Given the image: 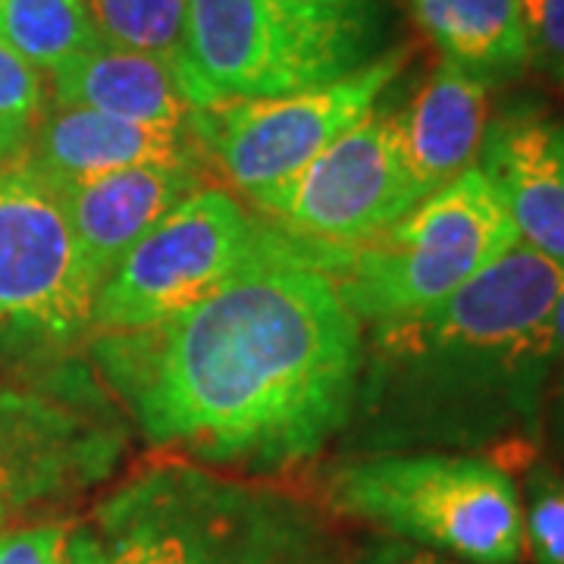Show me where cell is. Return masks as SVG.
<instances>
[{"label":"cell","mask_w":564,"mask_h":564,"mask_svg":"<svg viewBox=\"0 0 564 564\" xmlns=\"http://www.w3.org/2000/svg\"><path fill=\"white\" fill-rule=\"evenodd\" d=\"M370 7L292 0H188L176 76L188 104L282 98L345 79L373 61Z\"/></svg>","instance_id":"4"},{"label":"cell","mask_w":564,"mask_h":564,"mask_svg":"<svg viewBox=\"0 0 564 564\" xmlns=\"http://www.w3.org/2000/svg\"><path fill=\"white\" fill-rule=\"evenodd\" d=\"M292 3H314V7H348L358 0H292Z\"/></svg>","instance_id":"27"},{"label":"cell","mask_w":564,"mask_h":564,"mask_svg":"<svg viewBox=\"0 0 564 564\" xmlns=\"http://www.w3.org/2000/svg\"><path fill=\"white\" fill-rule=\"evenodd\" d=\"M54 101L161 129H188L195 113L170 63L104 44L54 69Z\"/></svg>","instance_id":"16"},{"label":"cell","mask_w":564,"mask_h":564,"mask_svg":"<svg viewBox=\"0 0 564 564\" xmlns=\"http://www.w3.org/2000/svg\"><path fill=\"white\" fill-rule=\"evenodd\" d=\"M0 564H91V540L82 521L0 530Z\"/></svg>","instance_id":"22"},{"label":"cell","mask_w":564,"mask_h":564,"mask_svg":"<svg viewBox=\"0 0 564 564\" xmlns=\"http://www.w3.org/2000/svg\"><path fill=\"white\" fill-rule=\"evenodd\" d=\"M521 242L480 166L417 202L367 245H323L321 267L345 307L380 326L445 302L484 267Z\"/></svg>","instance_id":"6"},{"label":"cell","mask_w":564,"mask_h":564,"mask_svg":"<svg viewBox=\"0 0 564 564\" xmlns=\"http://www.w3.org/2000/svg\"><path fill=\"white\" fill-rule=\"evenodd\" d=\"M85 527L91 564H351L317 505L195 462L141 467Z\"/></svg>","instance_id":"3"},{"label":"cell","mask_w":564,"mask_h":564,"mask_svg":"<svg viewBox=\"0 0 564 564\" xmlns=\"http://www.w3.org/2000/svg\"><path fill=\"white\" fill-rule=\"evenodd\" d=\"M408 51L380 54L345 79L282 98L198 107L188 132L207 161L258 204L295 180L343 132L361 122L395 82Z\"/></svg>","instance_id":"9"},{"label":"cell","mask_w":564,"mask_h":564,"mask_svg":"<svg viewBox=\"0 0 564 564\" xmlns=\"http://www.w3.org/2000/svg\"><path fill=\"white\" fill-rule=\"evenodd\" d=\"M564 270L518 242L445 302L370 326L364 399L395 443L480 445L536 421Z\"/></svg>","instance_id":"2"},{"label":"cell","mask_w":564,"mask_h":564,"mask_svg":"<svg viewBox=\"0 0 564 564\" xmlns=\"http://www.w3.org/2000/svg\"><path fill=\"white\" fill-rule=\"evenodd\" d=\"M564 364V289L552 311V367Z\"/></svg>","instance_id":"25"},{"label":"cell","mask_w":564,"mask_h":564,"mask_svg":"<svg viewBox=\"0 0 564 564\" xmlns=\"http://www.w3.org/2000/svg\"><path fill=\"white\" fill-rule=\"evenodd\" d=\"M44 113V82L29 61L0 41V161L20 158Z\"/></svg>","instance_id":"20"},{"label":"cell","mask_w":564,"mask_h":564,"mask_svg":"<svg viewBox=\"0 0 564 564\" xmlns=\"http://www.w3.org/2000/svg\"><path fill=\"white\" fill-rule=\"evenodd\" d=\"M321 248L273 223L261 254L210 299L91 339L98 373L148 443L204 467L282 470L351 421L367 348Z\"/></svg>","instance_id":"1"},{"label":"cell","mask_w":564,"mask_h":564,"mask_svg":"<svg viewBox=\"0 0 564 564\" xmlns=\"http://www.w3.org/2000/svg\"><path fill=\"white\" fill-rule=\"evenodd\" d=\"M524 540L533 564H564V474L527 464Z\"/></svg>","instance_id":"21"},{"label":"cell","mask_w":564,"mask_h":564,"mask_svg":"<svg viewBox=\"0 0 564 564\" xmlns=\"http://www.w3.org/2000/svg\"><path fill=\"white\" fill-rule=\"evenodd\" d=\"M530 44V66L564 85V0H521Z\"/></svg>","instance_id":"23"},{"label":"cell","mask_w":564,"mask_h":564,"mask_svg":"<svg viewBox=\"0 0 564 564\" xmlns=\"http://www.w3.org/2000/svg\"><path fill=\"white\" fill-rule=\"evenodd\" d=\"M13 511H20V508L10 502V499H3V496H0V530H3V524L10 521V514H13Z\"/></svg>","instance_id":"26"},{"label":"cell","mask_w":564,"mask_h":564,"mask_svg":"<svg viewBox=\"0 0 564 564\" xmlns=\"http://www.w3.org/2000/svg\"><path fill=\"white\" fill-rule=\"evenodd\" d=\"M270 226L232 192L202 185L101 282L91 333H132L202 304L261 254Z\"/></svg>","instance_id":"8"},{"label":"cell","mask_w":564,"mask_h":564,"mask_svg":"<svg viewBox=\"0 0 564 564\" xmlns=\"http://www.w3.org/2000/svg\"><path fill=\"white\" fill-rule=\"evenodd\" d=\"M411 17L445 63L474 79H518L530 66L521 0H408Z\"/></svg>","instance_id":"17"},{"label":"cell","mask_w":564,"mask_h":564,"mask_svg":"<svg viewBox=\"0 0 564 564\" xmlns=\"http://www.w3.org/2000/svg\"><path fill=\"white\" fill-rule=\"evenodd\" d=\"M477 166L518 239L564 270V122L530 104L508 107L486 126Z\"/></svg>","instance_id":"12"},{"label":"cell","mask_w":564,"mask_h":564,"mask_svg":"<svg viewBox=\"0 0 564 564\" xmlns=\"http://www.w3.org/2000/svg\"><path fill=\"white\" fill-rule=\"evenodd\" d=\"M329 505L392 540L470 564H521V492L502 464L480 455L380 452L326 474Z\"/></svg>","instance_id":"5"},{"label":"cell","mask_w":564,"mask_h":564,"mask_svg":"<svg viewBox=\"0 0 564 564\" xmlns=\"http://www.w3.org/2000/svg\"><path fill=\"white\" fill-rule=\"evenodd\" d=\"M358 564H455L445 558L443 552L423 549V545L404 543V540H383V543L370 545L364 552V558Z\"/></svg>","instance_id":"24"},{"label":"cell","mask_w":564,"mask_h":564,"mask_svg":"<svg viewBox=\"0 0 564 564\" xmlns=\"http://www.w3.org/2000/svg\"><path fill=\"white\" fill-rule=\"evenodd\" d=\"M25 158L41 176L63 188L132 166H198L202 151L188 129H161L85 107H54L47 117H41Z\"/></svg>","instance_id":"14"},{"label":"cell","mask_w":564,"mask_h":564,"mask_svg":"<svg viewBox=\"0 0 564 564\" xmlns=\"http://www.w3.org/2000/svg\"><path fill=\"white\" fill-rule=\"evenodd\" d=\"M126 426L85 367L51 383H0V496L17 508L104 484L122 458Z\"/></svg>","instance_id":"10"},{"label":"cell","mask_w":564,"mask_h":564,"mask_svg":"<svg viewBox=\"0 0 564 564\" xmlns=\"http://www.w3.org/2000/svg\"><path fill=\"white\" fill-rule=\"evenodd\" d=\"M0 41L51 73L101 47L85 0H0Z\"/></svg>","instance_id":"18"},{"label":"cell","mask_w":564,"mask_h":564,"mask_svg":"<svg viewBox=\"0 0 564 564\" xmlns=\"http://www.w3.org/2000/svg\"><path fill=\"white\" fill-rule=\"evenodd\" d=\"M198 188V166L158 163L73 182L63 185L61 195L85 261L104 282L176 204Z\"/></svg>","instance_id":"13"},{"label":"cell","mask_w":564,"mask_h":564,"mask_svg":"<svg viewBox=\"0 0 564 564\" xmlns=\"http://www.w3.org/2000/svg\"><path fill=\"white\" fill-rule=\"evenodd\" d=\"M98 289L61 188L25 154L0 161V364H61L91 333Z\"/></svg>","instance_id":"7"},{"label":"cell","mask_w":564,"mask_h":564,"mask_svg":"<svg viewBox=\"0 0 564 564\" xmlns=\"http://www.w3.org/2000/svg\"><path fill=\"white\" fill-rule=\"evenodd\" d=\"M104 47L180 63L188 0H85Z\"/></svg>","instance_id":"19"},{"label":"cell","mask_w":564,"mask_h":564,"mask_svg":"<svg viewBox=\"0 0 564 564\" xmlns=\"http://www.w3.org/2000/svg\"><path fill=\"white\" fill-rule=\"evenodd\" d=\"M399 122L408 176L423 202L477 166L489 126V85L440 61Z\"/></svg>","instance_id":"15"},{"label":"cell","mask_w":564,"mask_h":564,"mask_svg":"<svg viewBox=\"0 0 564 564\" xmlns=\"http://www.w3.org/2000/svg\"><path fill=\"white\" fill-rule=\"evenodd\" d=\"M417 202L402 122L370 110L258 207L299 239L351 248L380 239Z\"/></svg>","instance_id":"11"}]
</instances>
